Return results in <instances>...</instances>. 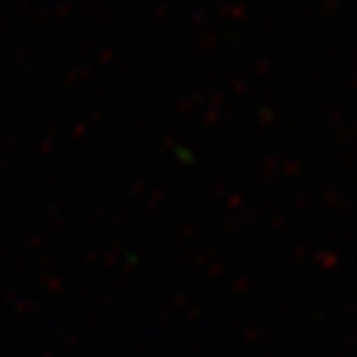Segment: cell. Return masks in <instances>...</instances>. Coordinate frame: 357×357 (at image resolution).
I'll return each mask as SVG.
<instances>
[]
</instances>
